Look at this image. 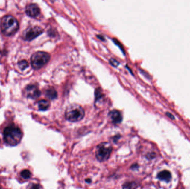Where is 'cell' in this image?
I'll list each match as a JSON object with an SVG mask.
<instances>
[{
	"label": "cell",
	"mask_w": 190,
	"mask_h": 189,
	"mask_svg": "<svg viewBox=\"0 0 190 189\" xmlns=\"http://www.w3.org/2000/svg\"><path fill=\"white\" fill-rule=\"evenodd\" d=\"M3 135L5 143L10 146H15L20 143L22 133L19 127L12 124L4 128Z\"/></svg>",
	"instance_id": "cell-1"
},
{
	"label": "cell",
	"mask_w": 190,
	"mask_h": 189,
	"mask_svg": "<svg viewBox=\"0 0 190 189\" xmlns=\"http://www.w3.org/2000/svg\"><path fill=\"white\" fill-rule=\"evenodd\" d=\"M1 30L4 35L11 36L19 30V24L17 20L12 16H5L1 20Z\"/></svg>",
	"instance_id": "cell-2"
},
{
	"label": "cell",
	"mask_w": 190,
	"mask_h": 189,
	"mask_svg": "<svg viewBox=\"0 0 190 189\" xmlns=\"http://www.w3.org/2000/svg\"><path fill=\"white\" fill-rule=\"evenodd\" d=\"M85 116V111L81 107L77 104H71L66 108L65 117L70 122H77L81 120Z\"/></svg>",
	"instance_id": "cell-3"
},
{
	"label": "cell",
	"mask_w": 190,
	"mask_h": 189,
	"mask_svg": "<svg viewBox=\"0 0 190 189\" xmlns=\"http://www.w3.org/2000/svg\"><path fill=\"white\" fill-rule=\"evenodd\" d=\"M50 59V55L45 52L39 51L32 54L31 65L34 69L39 70L45 66Z\"/></svg>",
	"instance_id": "cell-4"
},
{
	"label": "cell",
	"mask_w": 190,
	"mask_h": 189,
	"mask_svg": "<svg viewBox=\"0 0 190 189\" xmlns=\"http://www.w3.org/2000/svg\"><path fill=\"white\" fill-rule=\"evenodd\" d=\"M113 150L111 144L104 142L99 144L97 147L96 156L99 162H104L110 158Z\"/></svg>",
	"instance_id": "cell-5"
},
{
	"label": "cell",
	"mask_w": 190,
	"mask_h": 189,
	"mask_svg": "<svg viewBox=\"0 0 190 189\" xmlns=\"http://www.w3.org/2000/svg\"><path fill=\"white\" fill-rule=\"evenodd\" d=\"M43 30L38 26L28 28L23 33V39L26 41H32L43 33Z\"/></svg>",
	"instance_id": "cell-6"
},
{
	"label": "cell",
	"mask_w": 190,
	"mask_h": 189,
	"mask_svg": "<svg viewBox=\"0 0 190 189\" xmlns=\"http://www.w3.org/2000/svg\"><path fill=\"white\" fill-rule=\"evenodd\" d=\"M26 96L31 99H36L40 96L41 92L38 87L35 85H29L27 86L25 90Z\"/></svg>",
	"instance_id": "cell-7"
},
{
	"label": "cell",
	"mask_w": 190,
	"mask_h": 189,
	"mask_svg": "<svg viewBox=\"0 0 190 189\" xmlns=\"http://www.w3.org/2000/svg\"><path fill=\"white\" fill-rule=\"evenodd\" d=\"M26 13L29 17L35 18L39 15L40 9L36 4H30L26 7Z\"/></svg>",
	"instance_id": "cell-8"
},
{
	"label": "cell",
	"mask_w": 190,
	"mask_h": 189,
	"mask_svg": "<svg viewBox=\"0 0 190 189\" xmlns=\"http://www.w3.org/2000/svg\"><path fill=\"white\" fill-rule=\"evenodd\" d=\"M110 117L114 124L120 123L122 120V116L120 112L116 110H113L110 113Z\"/></svg>",
	"instance_id": "cell-9"
},
{
	"label": "cell",
	"mask_w": 190,
	"mask_h": 189,
	"mask_svg": "<svg viewBox=\"0 0 190 189\" xmlns=\"http://www.w3.org/2000/svg\"><path fill=\"white\" fill-rule=\"evenodd\" d=\"M38 107L40 110H46L50 107V103L47 100H40L38 103Z\"/></svg>",
	"instance_id": "cell-10"
},
{
	"label": "cell",
	"mask_w": 190,
	"mask_h": 189,
	"mask_svg": "<svg viewBox=\"0 0 190 189\" xmlns=\"http://www.w3.org/2000/svg\"><path fill=\"white\" fill-rule=\"evenodd\" d=\"M158 177L161 180L168 181V180H170V179H171V173L166 170L162 171L160 172L159 174Z\"/></svg>",
	"instance_id": "cell-11"
},
{
	"label": "cell",
	"mask_w": 190,
	"mask_h": 189,
	"mask_svg": "<svg viewBox=\"0 0 190 189\" xmlns=\"http://www.w3.org/2000/svg\"><path fill=\"white\" fill-rule=\"evenodd\" d=\"M47 97H48L50 99H54L57 97V93L54 88H51L47 89L46 92Z\"/></svg>",
	"instance_id": "cell-12"
},
{
	"label": "cell",
	"mask_w": 190,
	"mask_h": 189,
	"mask_svg": "<svg viewBox=\"0 0 190 189\" xmlns=\"http://www.w3.org/2000/svg\"><path fill=\"white\" fill-rule=\"evenodd\" d=\"M18 66H19V67L20 70H23L26 69L28 67V63L26 61L23 60V61H21L18 63Z\"/></svg>",
	"instance_id": "cell-13"
},
{
	"label": "cell",
	"mask_w": 190,
	"mask_h": 189,
	"mask_svg": "<svg viewBox=\"0 0 190 189\" xmlns=\"http://www.w3.org/2000/svg\"><path fill=\"white\" fill-rule=\"evenodd\" d=\"M21 176L24 179H30L31 176V172L28 170H23L21 173Z\"/></svg>",
	"instance_id": "cell-14"
},
{
	"label": "cell",
	"mask_w": 190,
	"mask_h": 189,
	"mask_svg": "<svg viewBox=\"0 0 190 189\" xmlns=\"http://www.w3.org/2000/svg\"><path fill=\"white\" fill-rule=\"evenodd\" d=\"M124 188H136V186L135 185H133V182H129V183H126L125 184L124 186H123Z\"/></svg>",
	"instance_id": "cell-15"
},
{
	"label": "cell",
	"mask_w": 190,
	"mask_h": 189,
	"mask_svg": "<svg viewBox=\"0 0 190 189\" xmlns=\"http://www.w3.org/2000/svg\"><path fill=\"white\" fill-rule=\"evenodd\" d=\"M110 63L113 66H115V67H116V66H118V62L117 61L116 59H110Z\"/></svg>",
	"instance_id": "cell-16"
},
{
	"label": "cell",
	"mask_w": 190,
	"mask_h": 189,
	"mask_svg": "<svg viewBox=\"0 0 190 189\" xmlns=\"http://www.w3.org/2000/svg\"><path fill=\"white\" fill-rule=\"evenodd\" d=\"M40 188V186L38 185H34L32 187V188H33V189H34V188H37L38 189V188Z\"/></svg>",
	"instance_id": "cell-17"
},
{
	"label": "cell",
	"mask_w": 190,
	"mask_h": 189,
	"mask_svg": "<svg viewBox=\"0 0 190 189\" xmlns=\"http://www.w3.org/2000/svg\"><path fill=\"white\" fill-rule=\"evenodd\" d=\"M0 97H1V94H0Z\"/></svg>",
	"instance_id": "cell-18"
}]
</instances>
